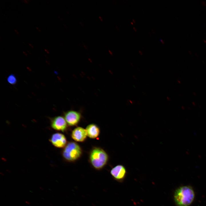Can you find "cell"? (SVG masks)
<instances>
[{
	"label": "cell",
	"instance_id": "1",
	"mask_svg": "<svg viewBox=\"0 0 206 206\" xmlns=\"http://www.w3.org/2000/svg\"><path fill=\"white\" fill-rule=\"evenodd\" d=\"M195 196L194 191L190 186H183L175 191L174 198L177 206H189L193 201Z\"/></svg>",
	"mask_w": 206,
	"mask_h": 206
},
{
	"label": "cell",
	"instance_id": "2",
	"mask_svg": "<svg viewBox=\"0 0 206 206\" xmlns=\"http://www.w3.org/2000/svg\"><path fill=\"white\" fill-rule=\"evenodd\" d=\"M89 159L92 166L96 169L99 170L103 168L107 163L108 156L103 150L96 147L91 151Z\"/></svg>",
	"mask_w": 206,
	"mask_h": 206
},
{
	"label": "cell",
	"instance_id": "3",
	"mask_svg": "<svg viewBox=\"0 0 206 206\" xmlns=\"http://www.w3.org/2000/svg\"><path fill=\"white\" fill-rule=\"evenodd\" d=\"M82 154V150L76 143L71 142L65 146L62 152L64 158L67 161H73L79 158Z\"/></svg>",
	"mask_w": 206,
	"mask_h": 206
},
{
	"label": "cell",
	"instance_id": "4",
	"mask_svg": "<svg viewBox=\"0 0 206 206\" xmlns=\"http://www.w3.org/2000/svg\"><path fill=\"white\" fill-rule=\"evenodd\" d=\"M110 173L115 180L119 182H121L126 177L127 171L124 166L118 165L111 169Z\"/></svg>",
	"mask_w": 206,
	"mask_h": 206
},
{
	"label": "cell",
	"instance_id": "5",
	"mask_svg": "<svg viewBox=\"0 0 206 206\" xmlns=\"http://www.w3.org/2000/svg\"><path fill=\"white\" fill-rule=\"evenodd\" d=\"M64 118L67 123L70 126L76 125L81 118L80 114L74 110L68 111L64 113Z\"/></svg>",
	"mask_w": 206,
	"mask_h": 206
},
{
	"label": "cell",
	"instance_id": "6",
	"mask_svg": "<svg viewBox=\"0 0 206 206\" xmlns=\"http://www.w3.org/2000/svg\"><path fill=\"white\" fill-rule=\"evenodd\" d=\"M67 124L65 118L62 116H58L51 119V126L56 130L64 131L67 128Z\"/></svg>",
	"mask_w": 206,
	"mask_h": 206
},
{
	"label": "cell",
	"instance_id": "7",
	"mask_svg": "<svg viewBox=\"0 0 206 206\" xmlns=\"http://www.w3.org/2000/svg\"><path fill=\"white\" fill-rule=\"evenodd\" d=\"M50 142L53 145L58 148H62L66 146L67 140L63 134L56 133L53 134L50 139Z\"/></svg>",
	"mask_w": 206,
	"mask_h": 206
},
{
	"label": "cell",
	"instance_id": "8",
	"mask_svg": "<svg viewBox=\"0 0 206 206\" xmlns=\"http://www.w3.org/2000/svg\"><path fill=\"white\" fill-rule=\"evenodd\" d=\"M87 135V132L85 129L81 127H77L72 131L71 136L72 138L75 141L82 142L86 139Z\"/></svg>",
	"mask_w": 206,
	"mask_h": 206
},
{
	"label": "cell",
	"instance_id": "9",
	"mask_svg": "<svg viewBox=\"0 0 206 206\" xmlns=\"http://www.w3.org/2000/svg\"><path fill=\"white\" fill-rule=\"evenodd\" d=\"M87 136L90 138H95L99 136L100 131L99 128L96 125L91 124L88 125L86 129Z\"/></svg>",
	"mask_w": 206,
	"mask_h": 206
},
{
	"label": "cell",
	"instance_id": "10",
	"mask_svg": "<svg viewBox=\"0 0 206 206\" xmlns=\"http://www.w3.org/2000/svg\"><path fill=\"white\" fill-rule=\"evenodd\" d=\"M7 81L9 84H14L17 82L15 76L12 74H11L8 76L7 78Z\"/></svg>",
	"mask_w": 206,
	"mask_h": 206
},
{
	"label": "cell",
	"instance_id": "11",
	"mask_svg": "<svg viewBox=\"0 0 206 206\" xmlns=\"http://www.w3.org/2000/svg\"><path fill=\"white\" fill-rule=\"evenodd\" d=\"M29 0H24L23 1V2L25 3H28L29 2Z\"/></svg>",
	"mask_w": 206,
	"mask_h": 206
},
{
	"label": "cell",
	"instance_id": "12",
	"mask_svg": "<svg viewBox=\"0 0 206 206\" xmlns=\"http://www.w3.org/2000/svg\"><path fill=\"white\" fill-rule=\"evenodd\" d=\"M14 31L17 33V34H19V33L15 29Z\"/></svg>",
	"mask_w": 206,
	"mask_h": 206
},
{
	"label": "cell",
	"instance_id": "13",
	"mask_svg": "<svg viewBox=\"0 0 206 206\" xmlns=\"http://www.w3.org/2000/svg\"><path fill=\"white\" fill-rule=\"evenodd\" d=\"M44 50L48 54H49V52H48V50H47L46 49H45Z\"/></svg>",
	"mask_w": 206,
	"mask_h": 206
},
{
	"label": "cell",
	"instance_id": "14",
	"mask_svg": "<svg viewBox=\"0 0 206 206\" xmlns=\"http://www.w3.org/2000/svg\"><path fill=\"white\" fill-rule=\"evenodd\" d=\"M99 19H100V20L101 21H103V19H102V18L101 17H100V16H99Z\"/></svg>",
	"mask_w": 206,
	"mask_h": 206
},
{
	"label": "cell",
	"instance_id": "15",
	"mask_svg": "<svg viewBox=\"0 0 206 206\" xmlns=\"http://www.w3.org/2000/svg\"><path fill=\"white\" fill-rule=\"evenodd\" d=\"M36 28L37 29V30H38L39 32H40V31H41V30H40V29L39 28H38V27H36Z\"/></svg>",
	"mask_w": 206,
	"mask_h": 206
},
{
	"label": "cell",
	"instance_id": "16",
	"mask_svg": "<svg viewBox=\"0 0 206 206\" xmlns=\"http://www.w3.org/2000/svg\"><path fill=\"white\" fill-rule=\"evenodd\" d=\"M108 51H109V53H110V54H111V55H112V54H113L112 53V52L110 50H109Z\"/></svg>",
	"mask_w": 206,
	"mask_h": 206
},
{
	"label": "cell",
	"instance_id": "17",
	"mask_svg": "<svg viewBox=\"0 0 206 206\" xmlns=\"http://www.w3.org/2000/svg\"><path fill=\"white\" fill-rule=\"evenodd\" d=\"M160 40L161 41L162 43H163V44L164 43V42L163 40L160 39Z\"/></svg>",
	"mask_w": 206,
	"mask_h": 206
},
{
	"label": "cell",
	"instance_id": "18",
	"mask_svg": "<svg viewBox=\"0 0 206 206\" xmlns=\"http://www.w3.org/2000/svg\"><path fill=\"white\" fill-rule=\"evenodd\" d=\"M29 45L32 48H33V46L32 45H31V44L29 43Z\"/></svg>",
	"mask_w": 206,
	"mask_h": 206
},
{
	"label": "cell",
	"instance_id": "19",
	"mask_svg": "<svg viewBox=\"0 0 206 206\" xmlns=\"http://www.w3.org/2000/svg\"><path fill=\"white\" fill-rule=\"evenodd\" d=\"M23 54H24L25 55H26V56H27V54H26V53L25 52H24L23 51Z\"/></svg>",
	"mask_w": 206,
	"mask_h": 206
},
{
	"label": "cell",
	"instance_id": "20",
	"mask_svg": "<svg viewBox=\"0 0 206 206\" xmlns=\"http://www.w3.org/2000/svg\"><path fill=\"white\" fill-rule=\"evenodd\" d=\"M139 52L140 54H141V55L142 54V53L140 51H139Z\"/></svg>",
	"mask_w": 206,
	"mask_h": 206
},
{
	"label": "cell",
	"instance_id": "21",
	"mask_svg": "<svg viewBox=\"0 0 206 206\" xmlns=\"http://www.w3.org/2000/svg\"><path fill=\"white\" fill-rule=\"evenodd\" d=\"M133 28L135 31H136V29L134 27H133Z\"/></svg>",
	"mask_w": 206,
	"mask_h": 206
},
{
	"label": "cell",
	"instance_id": "22",
	"mask_svg": "<svg viewBox=\"0 0 206 206\" xmlns=\"http://www.w3.org/2000/svg\"><path fill=\"white\" fill-rule=\"evenodd\" d=\"M27 52L28 53H29V54H31L30 52L29 51H28V50H27Z\"/></svg>",
	"mask_w": 206,
	"mask_h": 206
},
{
	"label": "cell",
	"instance_id": "23",
	"mask_svg": "<svg viewBox=\"0 0 206 206\" xmlns=\"http://www.w3.org/2000/svg\"><path fill=\"white\" fill-rule=\"evenodd\" d=\"M132 20H133V22L134 23H135V21H134V19H132Z\"/></svg>",
	"mask_w": 206,
	"mask_h": 206
},
{
	"label": "cell",
	"instance_id": "24",
	"mask_svg": "<svg viewBox=\"0 0 206 206\" xmlns=\"http://www.w3.org/2000/svg\"><path fill=\"white\" fill-rule=\"evenodd\" d=\"M131 23L132 24H133V23L132 22H131Z\"/></svg>",
	"mask_w": 206,
	"mask_h": 206
}]
</instances>
